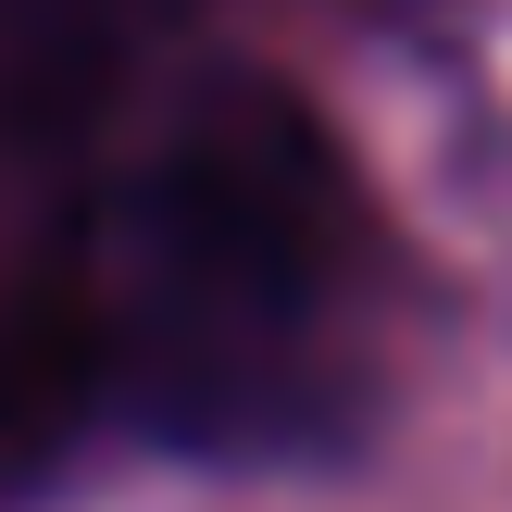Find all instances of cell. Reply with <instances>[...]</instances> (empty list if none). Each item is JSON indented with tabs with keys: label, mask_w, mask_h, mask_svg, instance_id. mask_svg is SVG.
Returning <instances> with one entry per match:
<instances>
[{
	"label": "cell",
	"mask_w": 512,
	"mask_h": 512,
	"mask_svg": "<svg viewBox=\"0 0 512 512\" xmlns=\"http://www.w3.org/2000/svg\"><path fill=\"white\" fill-rule=\"evenodd\" d=\"M363 200L325 125L263 75L175 100L88 213V363L150 438L263 450L338 400Z\"/></svg>",
	"instance_id": "cell-1"
},
{
	"label": "cell",
	"mask_w": 512,
	"mask_h": 512,
	"mask_svg": "<svg viewBox=\"0 0 512 512\" xmlns=\"http://www.w3.org/2000/svg\"><path fill=\"white\" fill-rule=\"evenodd\" d=\"M188 0H0V125L75 138Z\"/></svg>",
	"instance_id": "cell-2"
}]
</instances>
